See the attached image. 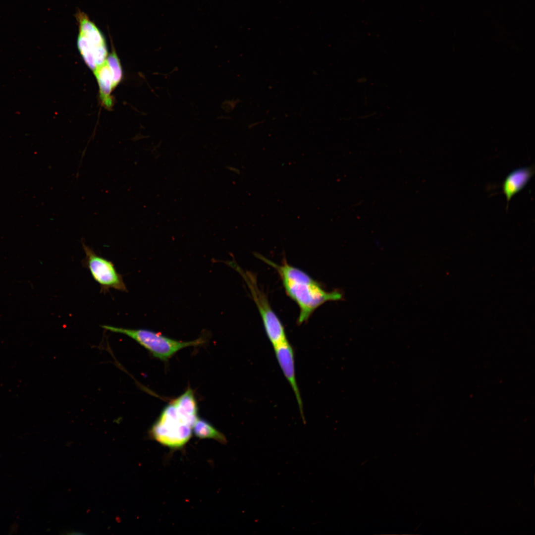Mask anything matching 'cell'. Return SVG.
Masks as SVG:
<instances>
[{
  "label": "cell",
  "mask_w": 535,
  "mask_h": 535,
  "mask_svg": "<svg viewBox=\"0 0 535 535\" xmlns=\"http://www.w3.org/2000/svg\"><path fill=\"white\" fill-rule=\"evenodd\" d=\"M194 435L200 438H211L225 443L226 439L221 432L218 431L207 421L198 418L193 427Z\"/></svg>",
  "instance_id": "10"
},
{
  "label": "cell",
  "mask_w": 535,
  "mask_h": 535,
  "mask_svg": "<svg viewBox=\"0 0 535 535\" xmlns=\"http://www.w3.org/2000/svg\"><path fill=\"white\" fill-rule=\"evenodd\" d=\"M196 420L183 414L171 402L152 426L150 435L164 446L180 448L190 439Z\"/></svg>",
  "instance_id": "2"
},
{
  "label": "cell",
  "mask_w": 535,
  "mask_h": 535,
  "mask_svg": "<svg viewBox=\"0 0 535 535\" xmlns=\"http://www.w3.org/2000/svg\"><path fill=\"white\" fill-rule=\"evenodd\" d=\"M231 266L241 275L251 292L261 315L267 335L273 345L287 340L284 326L272 309L266 294L258 285L256 276L249 271H244L234 263Z\"/></svg>",
  "instance_id": "4"
},
{
  "label": "cell",
  "mask_w": 535,
  "mask_h": 535,
  "mask_svg": "<svg viewBox=\"0 0 535 535\" xmlns=\"http://www.w3.org/2000/svg\"><path fill=\"white\" fill-rule=\"evenodd\" d=\"M106 62L111 73L112 87L114 88L122 80L123 73L121 63L114 49H112L111 53L107 55Z\"/></svg>",
  "instance_id": "12"
},
{
  "label": "cell",
  "mask_w": 535,
  "mask_h": 535,
  "mask_svg": "<svg viewBox=\"0 0 535 535\" xmlns=\"http://www.w3.org/2000/svg\"><path fill=\"white\" fill-rule=\"evenodd\" d=\"M273 348L278 364L293 389L302 421L305 423L303 402L295 377L293 349L288 340L273 346Z\"/></svg>",
  "instance_id": "6"
},
{
  "label": "cell",
  "mask_w": 535,
  "mask_h": 535,
  "mask_svg": "<svg viewBox=\"0 0 535 535\" xmlns=\"http://www.w3.org/2000/svg\"><path fill=\"white\" fill-rule=\"evenodd\" d=\"M177 409L186 416L198 419V406L192 389L189 388L182 395L171 401Z\"/></svg>",
  "instance_id": "9"
},
{
  "label": "cell",
  "mask_w": 535,
  "mask_h": 535,
  "mask_svg": "<svg viewBox=\"0 0 535 535\" xmlns=\"http://www.w3.org/2000/svg\"><path fill=\"white\" fill-rule=\"evenodd\" d=\"M77 46L85 63L94 72L98 67L95 59V50L86 39L79 34L77 38Z\"/></svg>",
  "instance_id": "11"
},
{
  "label": "cell",
  "mask_w": 535,
  "mask_h": 535,
  "mask_svg": "<svg viewBox=\"0 0 535 535\" xmlns=\"http://www.w3.org/2000/svg\"><path fill=\"white\" fill-rule=\"evenodd\" d=\"M256 256L277 271L286 294L299 308L298 324L307 321L315 311L325 302L342 298L340 292L326 291L308 274L286 261L279 265L259 254Z\"/></svg>",
  "instance_id": "1"
},
{
  "label": "cell",
  "mask_w": 535,
  "mask_h": 535,
  "mask_svg": "<svg viewBox=\"0 0 535 535\" xmlns=\"http://www.w3.org/2000/svg\"><path fill=\"white\" fill-rule=\"evenodd\" d=\"M102 327L112 332L125 335L148 350L155 357L163 361H167L181 349L205 343L203 337L190 341L173 339L152 330L146 329H130L103 325Z\"/></svg>",
  "instance_id": "3"
},
{
  "label": "cell",
  "mask_w": 535,
  "mask_h": 535,
  "mask_svg": "<svg viewBox=\"0 0 535 535\" xmlns=\"http://www.w3.org/2000/svg\"><path fill=\"white\" fill-rule=\"evenodd\" d=\"M99 86L100 98L102 104L106 108L110 109L113 106V99L111 96L112 80L111 73L106 61L99 66L94 72Z\"/></svg>",
  "instance_id": "8"
},
{
  "label": "cell",
  "mask_w": 535,
  "mask_h": 535,
  "mask_svg": "<svg viewBox=\"0 0 535 535\" xmlns=\"http://www.w3.org/2000/svg\"><path fill=\"white\" fill-rule=\"evenodd\" d=\"M85 253L83 265L89 270L92 277L100 286L104 293L113 289L127 292L122 276L116 270L113 263L98 255L82 242Z\"/></svg>",
  "instance_id": "5"
},
{
  "label": "cell",
  "mask_w": 535,
  "mask_h": 535,
  "mask_svg": "<svg viewBox=\"0 0 535 535\" xmlns=\"http://www.w3.org/2000/svg\"><path fill=\"white\" fill-rule=\"evenodd\" d=\"M534 172V166L524 167L512 171L506 176L501 187L507 200V210L513 196L526 186Z\"/></svg>",
  "instance_id": "7"
}]
</instances>
